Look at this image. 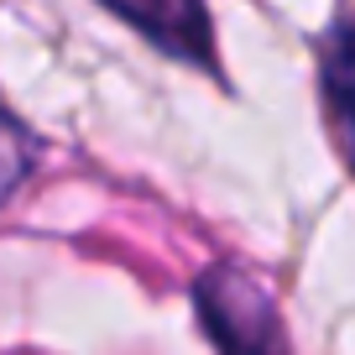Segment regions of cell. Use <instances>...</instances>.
Listing matches in <instances>:
<instances>
[{
  "label": "cell",
  "instance_id": "cell-4",
  "mask_svg": "<svg viewBox=\"0 0 355 355\" xmlns=\"http://www.w3.org/2000/svg\"><path fill=\"white\" fill-rule=\"evenodd\" d=\"M37 162H42V141H37V131L21 121V115H11L6 105H0V204L16 199V189L32 178Z\"/></svg>",
  "mask_w": 355,
  "mask_h": 355
},
{
  "label": "cell",
  "instance_id": "cell-1",
  "mask_svg": "<svg viewBox=\"0 0 355 355\" xmlns=\"http://www.w3.org/2000/svg\"><path fill=\"white\" fill-rule=\"evenodd\" d=\"M193 309H199V324L220 355H288V334H282L277 303L241 266H209V272H199Z\"/></svg>",
  "mask_w": 355,
  "mask_h": 355
},
{
  "label": "cell",
  "instance_id": "cell-2",
  "mask_svg": "<svg viewBox=\"0 0 355 355\" xmlns=\"http://www.w3.org/2000/svg\"><path fill=\"white\" fill-rule=\"evenodd\" d=\"M173 63L214 68V21L204 0H100Z\"/></svg>",
  "mask_w": 355,
  "mask_h": 355
},
{
  "label": "cell",
  "instance_id": "cell-3",
  "mask_svg": "<svg viewBox=\"0 0 355 355\" xmlns=\"http://www.w3.org/2000/svg\"><path fill=\"white\" fill-rule=\"evenodd\" d=\"M319 100L345 162L355 167V16H345L319 42Z\"/></svg>",
  "mask_w": 355,
  "mask_h": 355
}]
</instances>
